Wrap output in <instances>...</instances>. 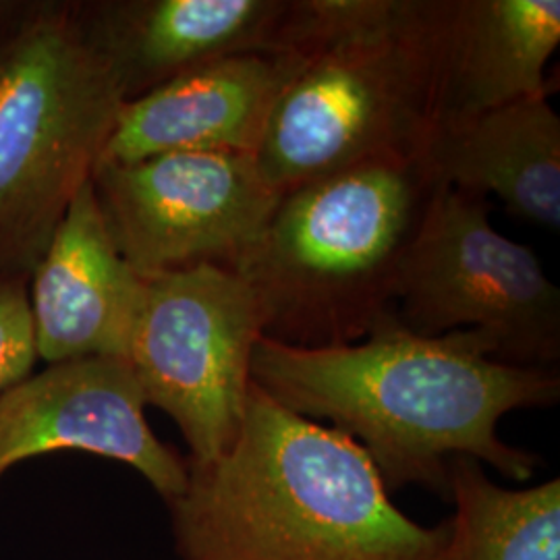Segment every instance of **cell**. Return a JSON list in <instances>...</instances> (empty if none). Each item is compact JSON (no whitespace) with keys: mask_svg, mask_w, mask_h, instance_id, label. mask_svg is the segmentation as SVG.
I'll return each mask as SVG.
<instances>
[{"mask_svg":"<svg viewBox=\"0 0 560 560\" xmlns=\"http://www.w3.org/2000/svg\"><path fill=\"white\" fill-rule=\"evenodd\" d=\"M442 183L423 156L363 162L280 196L235 272L264 337L326 349L395 316L400 277Z\"/></svg>","mask_w":560,"mask_h":560,"instance_id":"4","label":"cell"},{"mask_svg":"<svg viewBox=\"0 0 560 560\" xmlns=\"http://www.w3.org/2000/svg\"><path fill=\"white\" fill-rule=\"evenodd\" d=\"M30 0H0V38L18 23Z\"/></svg>","mask_w":560,"mask_h":560,"instance_id":"17","label":"cell"},{"mask_svg":"<svg viewBox=\"0 0 560 560\" xmlns=\"http://www.w3.org/2000/svg\"><path fill=\"white\" fill-rule=\"evenodd\" d=\"M143 279L122 260L83 183L27 279L38 360L127 358Z\"/></svg>","mask_w":560,"mask_h":560,"instance_id":"11","label":"cell"},{"mask_svg":"<svg viewBox=\"0 0 560 560\" xmlns=\"http://www.w3.org/2000/svg\"><path fill=\"white\" fill-rule=\"evenodd\" d=\"M145 407L125 360L50 363L0 395V478L23 460L81 451L133 467L171 502L185 488L187 457L152 432Z\"/></svg>","mask_w":560,"mask_h":560,"instance_id":"9","label":"cell"},{"mask_svg":"<svg viewBox=\"0 0 560 560\" xmlns=\"http://www.w3.org/2000/svg\"><path fill=\"white\" fill-rule=\"evenodd\" d=\"M395 318L420 337L476 332L492 360L559 370L560 291L501 235L486 198L441 185L400 277Z\"/></svg>","mask_w":560,"mask_h":560,"instance_id":"6","label":"cell"},{"mask_svg":"<svg viewBox=\"0 0 560 560\" xmlns=\"http://www.w3.org/2000/svg\"><path fill=\"white\" fill-rule=\"evenodd\" d=\"M122 104L78 0H30L0 38V279H30Z\"/></svg>","mask_w":560,"mask_h":560,"instance_id":"5","label":"cell"},{"mask_svg":"<svg viewBox=\"0 0 560 560\" xmlns=\"http://www.w3.org/2000/svg\"><path fill=\"white\" fill-rule=\"evenodd\" d=\"M261 328L260 303L231 268L196 266L143 279L125 361L145 405L177 423L187 459H219L237 439Z\"/></svg>","mask_w":560,"mask_h":560,"instance_id":"7","label":"cell"},{"mask_svg":"<svg viewBox=\"0 0 560 560\" xmlns=\"http://www.w3.org/2000/svg\"><path fill=\"white\" fill-rule=\"evenodd\" d=\"M90 180L110 240L141 279L196 266L237 270L280 198L254 156L229 152L98 161Z\"/></svg>","mask_w":560,"mask_h":560,"instance_id":"8","label":"cell"},{"mask_svg":"<svg viewBox=\"0 0 560 560\" xmlns=\"http://www.w3.org/2000/svg\"><path fill=\"white\" fill-rule=\"evenodd\" d=\"M421 156L442 185L497 196L513 217L559 231L560 119L548 94L436 127Z\"/></svg>","mask_w":560,"mask_h":560,"instance_id":"14","label":"cell"},{"mask_svg":"<svg viewBox=\"0 0 560 560\" xmlns=\"http://www.w3.org/2000/svg\"><path fill=\"white\" fill-rule=\"evenodd\" d=\"M252 382L282 407L328 421L358 442L388 492L423 486L442 499L455 457L529 480L540 457L502 441L499 423L511 411L550 407L560 397L559 370L492 360L469 330L420 337L395 316L342 347L260 339Z\"/></svg>","mask_w":560,"mask_h":560,"instance_id":"1","label":"cell"},{"mask_svg":"<svg viewBox=\"0 0 560 560\" xmlns=\"http://www.w3.org/2000/svg\"><path fill=\"white\" fill-rule=\"evenodd\" d=\"M559 0H442L434 129L550 94Z\"/></svg>","mask_w":560,"mask_h":560,"instance_id":"13","label":"cell"},{"mask_svg":"<svg viewBox=\"0 0 560 560\" xmlns=\"http://www.w3.org/2000/svg\"><path fill=\"white\" fill-rule=\"evenodd\" d=\"M289 73L284 50L231 55L198 67L125 102L101 161L136 162L166 152L254 156Z\"/></svg>","mask_w":560,"mask_h":560,"instance_id":"12","label":"cell"},{"mask_svg":"<svg viewBox=\"0 0 560 560\" xmlns=\"http://www.w3.org/2000/svg\"><path fill=\"white\" fill-rule=\"evenodd\" d=\"M36 361L27 280L0 279V395L25 381Z\"/></svg>","mask_w":560,"mask_h":560,"instance_id":"16","label":"cell"},{"mask_svg":"<svg viewBox=\"0 0 560 560\" xmlns=\"http://www.w3.org/2000/svg\"><path fill=\"white\" fill-rule=\"evenodd\" d=\"M166 506L180 560H441L448 538L400 511L358 442L254 382L237 439L187 459Z\"/></svg>","mask_w":560,"mask_h":560,"instance_id":"2","label":"cell"},{"mask_svg":"<svg viewBox=\"0 0 560 560\" xmlns=\"http://www.w3.org/2000/svg\"><path fill=\"white\" fill-rule=\"evenodd\" d=\"M291 11L293 0H78L125 102L231 55L279 52Z\"/></svg>","mask_w":560,"mask_h":560,"instance_id":"10","label":"cell"},{"mask_svg":"<svg viewBox=\"0 0 560 560\" xmlns=\"http://www.w3.org/2000/svg\"><path fill=\"white\" fill-rule=\"evenodd\" d=\"M442 0H293L291 57L254 154L279 196L363 162L421 156L434 131Z\"/></svg>","mask_w":560,"mask_h":560,"instance_id":"3","label":"cell"},{"mask_svg":"<svg viewBox=\"0 0 560 560\" xmlns=\"http://www.w3.org/2000/svg\"><path fill=\"white\" fill-rule=\"evenodd\" d=\"M455 504L441 560H560V480L506 488L480 460H448Z\"/></svg>","mask_w":560,"mask_h":560,"instance_id":"15","label":"cell"}]
</instances>
